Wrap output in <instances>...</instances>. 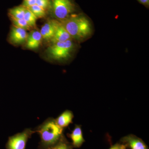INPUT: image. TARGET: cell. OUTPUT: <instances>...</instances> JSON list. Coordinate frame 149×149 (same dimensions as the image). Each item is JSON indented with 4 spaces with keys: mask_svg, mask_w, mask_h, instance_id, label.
I'll return each instance as SVG.
<instances>
[{
    "mask_svg": "<svg viewBox=\"0 0 149 149\" xmlns=\"http://www.w3.org/2000/svg\"><path fill=\"white\" fill-rule=\"evenodd\" d=\"M63 129L58 125L55 119H47L35 130L40 136L39 149H49L54 146L63 135Z\"/></svg>",
    "mask_w": 149,
    "mask_h": 149,
    "instance_id": "1",
    "label": "cell"
},
{
    "mask_svg": "<svg viewBox=\"0 0 149 149\" xmlns=\"http://www.w3.org/2000/svg\"><path fill=\"white\" fill-rule=\"evenodd\" d=\"M72 38L81 39L90 35L91 32V24L84 16L69 17L60 20Z\"/></svg>",
    "mask_w": 149,
    "mask_h": 149,
    "instance_id": "2",
    "label": "cell"
},
{
    "mask_svg": "<svg viewBox=\"0 0 149 149\" xmlns=\"http://www.w3.org/2000/svg\"><path fill=\"white\" fill-rule=\"evenodd\" d=\"M73 47L71 40L64 42L52 44L47 49V53L51 58L55 60H61L69 57Z\"/></svg>",
    "mask_w": 149,
    "mask_h": 149,
    "instance_id": "3",
    "label": "cell"
},
{
    "mask_svg": "<svg viewBox=\"0 0 149 149\" xmlns=\"http://www.w3.org/2000/svg\"><path fill=\"white\" fill-rule=\"evenodd\" d=\"M55 17L62 20L69 17L74 11V5L70 0H50Z\"/></svg>",
    "mask_w": 149,
    "mask_h": 149,
    "instance_id": "4",
    "label": "cell"
},
{
    "mask_svg": "<svg viewBox=\"0 0 149 149\" xmlns=\"http://www.w3.org/2000/svg\"><path fill=\"white\" fill-rule=\"evenodd\" d=\"M35 133V130L27 128L21 133L10 136L6 145V149H25L28 139Z\"/></svg>",
    "mask_w": 149,
    "mask_h": 149,
    "instance_id": "5",
    "label": "cell"
},
{
    "mask_svg": "<svg viewBox=\"0 0 149 149\" xmlns=\"http://www.w3.org/2000/svg\"><path fill=\"white\" fill-rule=\"evenodd\" d=\"M28 34L25 29L13 26L11 29L9 40L15 45H21L26 42Z\"/></svg>",
    "mask_w": 149,
    "mask_h": 149,
    "instance_id": "6",
    "label": "cell"
},
{
    "mask_svg": "<svg viewBox=\"0 0 149 149\" xmlns=\"http://www.w3.org/2000/svg\"><path fill=\"white\" fill-rule=\"evenodd\" d=\"M72 37L65 28L60 21L56 20V28L54 35L51 40L52 44L58 42H64L71 40Z\"/></svg>",
    "mask_w": 149,
    "mask_h": 149,
    "instance_id": "7",
    "label": "cell"
},
{
    "mask_svg": "<svg viewBox=\"0 0 149 149\" xmlns=\"http://www.w3.org/2000/svg\"><path fill=\"white\" fill-rule=\"evenodd\" d=\"M121 141L131 149H148L142 139L132 134L123 137Z\"/></svg>",
    "mask_w": 149,
    "mask_h": 149,
    "instance_id": "8",
    "label": "cell"
},
{
    "mask_svg": "<svg viewBox=\"0 0 149 149\" xmlns=\"http://www.w3.org/2000/svg\"><path fill=\"white\" fill-rule=\"evenodd\" d=\"M68 136L72 140L73 148H80L85 142L81 125H75L71 133L68 134Z\"/></svg>",
    "mask_w": 149,
    "mask_h": 149,
    "instance_id": "9",
    "label": "cell"
},
{
    "mask_svg": "<svg viewBox=\"0 0 149 149\" xmlns=\"http://www.w3.org/2000/svg\"><path fill=\"white\" fill-rule=\"evenodd\" d=\"M43 38L40 31L33 30L28 34L26 47L30 49H35L40 47Z\"/></svg>",
    "mask_w": 149,
    "mask_h": 149,
    "instance_id": "10",
    "label": "cell"
},
{
    "mask_svg": "<svg viewBox=\"0 0 149 149\" xmlns=\"http://www.w3.org/2000/svg\"><path fill=\"white\" fill-rule=\"evenodd\" d=\"M56 28V20H48L43 25L40 32L43 39L51 41L54 35Z\"/></svg>",
    "mask_w": 149,
    "mask_h": 149,
    "instance_id": "11",
    "label": "cell"
},
{
    "mask_svg": "<svg viewBox=\"0 0 149 149\" xmlns=\"http://www.w3.org/2000/svg\"><path fill=\"white\" fill-rule=\"evenodd\" d=\"M74 115L71 111L66 110L55 119L56 123L58 126L63 128L68 127L72 123Z\"/></svg>",
    "mask_w": 149,
    "mask_h": 149,
    "instance_id": "12",
    "label": "cell"
},
{
    "mask_svg": "<svg viewBox=\"0 0 149 149\" xmlns=\"http://www.w3.org/2000/svg\"><path fill=\"white\" fill-rule=\"evenodd\" d=\"M26 8L22 6H19L10 9L9 10L8 15L10 17L18 19H23Z\"/></svg>",
    "mask_w": 149,
    "mask_h": 149,
    "instance_id": "13",
    "label": "cell"
},
{
    "mask_svg": "<svg viewBox=\"0 0 149 149\" xmlns=\"http://www.w3.org/2000/svg\"><path fill=\"white\" fill-rule=\"evenodd\" d=\"M72 143L67 140L64 135H63L59 141L49 149H73Z\"/></svg>",
    "mask_w": 149,
    "mask_h": 149,
    "instance_id": "14",
    "label": "cell"
},
{
    "mask_svg": "<svg viewBox=\"0 0 149 149\" xmlns=\"http://www.w3.org/2000/svg\"><path fill=\"white\" fill-rule=\"evenodd\" d=\"M23 19L31 28L36 27V22L38 18L28 9L26 8Z\"/></svg>",
    "mask_w": 149,
    "mask_h": 149,
    "instance_id": "15",
    "label": "cell"
},
{
    "mask_svg": "<svg viewBox=\"0 0 149 149\" xmlns=\"http://www.w3.org/2000/svg\"><path fill=\"white\" fill-rule=\"evenodd\" d=\"M27 9H28L30 11L32 12L37 18H42L45 16V10L44 9L36 4Z\"/></svg>",
    "mask_w": 149,
    "mask_h": 149,
    "instance_id": "16",
    "label": "cell"
},
{
    "mask_svg": "<svg viewBox=\"0 0 149 149\" xmlns=\"http://www.w3.org/2000/svg\"><path fill=\"white\" fill-rule=\"evenodd\" d=\"M10 18L13 23L14 26L22 28L26 30H30L31 29V27L29 26V24L24 19H15L12 17H10Z\"/></svg>",
    "mask_w": 149,
    "mask_h": 149,
    "instance_id": "17",
    "label": "cell"
},
{
    "mask_svg": "<svg viewBox=\"0 0 149 149\" xmlns=\"http://www.w3.org/2000/svg\"><path fill=\"white\" fill-rule=\"evenodd\" d=\"M36 4L46 10L51 6V1L50 0H36Z\"/></svg>",
    "mask_w": 149,
    "mask_h": 149,
    "instance_id": "18",
    "label": "cell"
},
{
    "mask_svg": "<svg viewBox=\"0 0 149 149\" xmlns=\"http://www.w3.org/2000/svg\"><path fill=\"white\" fill-rule=\"evenodd\" d=\"M36 0H23L22 6L25 8H28L36 5Z\"/></svg>",
    "mask_w": 149,
    "mask_h": 149,
    "instance_id": "19",
    "label": "cell"
},
{
    "mask_svg": "<svg viewBox=\"0 0 149 149\" xmlns=\"http://www.w3.org/2000/svg\"><path fill=\"white\" fill-rule=\"evenodd\" d=\"M127 146L126 144L123 143H116L111 147L109 149H126Z\"/></svg>",
    "mask_w": 149,
    "mask_h": 149,
    "instance_id": "20",
    "label": "cell"
},
{
    "mask_svg": "<svg viewBox=\"0 0 149 149\" xmlns=\"http://www.w3.org/2000/svg\"><path fill=\"white\" fill-rule=\"evenodd\" d=\"M139 1L141 3L145 5H148L149 4V0H139Z\"/></svg>",
    "mask_w": 149,
    "mask_h": 149,
    "instance_id": "21",
    "label": "cell"
}]
</instances>
